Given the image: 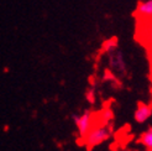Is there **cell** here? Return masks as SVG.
<instances>
[{
  "mask_svg": "<svg viewBox=\"0 0 152 151\" xmlns=\"http://www.w3.org/2000/svg\"><path fill=\"white\" fill-rule=\"evenodd\" d=\"M87 99H88V102H90V103H94V102H95L94 90H88V93H87Z\"/></svg>",
  "mask_w": 152,
  "mask_h": 151,
  "instance_id": "10",
  "label": "cell"
},
{
  "mask_svg": "<svg viewBox=\"0 0 152 151\" xmlns=\"http://www.w3.org/2000/svg\"><path fill=\"white\" fill-rule=\"evenodd\" d=\"M140 142L145 146L147 150H152V128H148V129L143 133L140 136Z\"/></svg>",
  "mask_w": 152,
  "mask_h": 151,
  "instance_id": "6",
  "label": "cell"
},
{
  "mask_svg": "<svg viewBox=\"0 0 152 151\" xmlns=\"http://www.w3.org/2000/svg\"><path fill=\"white\" fill-rule=\"evenodd\" d=\"M113 118H114V114H113V111L110 109L103 110V113H102V120L104 122V125H108L113 120Z\"/></svg>",
  "mask_w": 152,
  "mask_h": 151,
  "instance_id": "8",
  "label": "cell"
},
{
  "mask_svg": "<svg viewBox=\"0 0 152 151\" xmlns=\"http://www.w3.org/2000/svg\"><path fill=\"white\" fill-rule=\"evenodd\" d=\"M111 125H100L90 129L86 135V142L89 147L98 146L105 142L111 135Z\"/></svg>",
  "mask_w": 152,
  "mask_h": 151,
  "instance_id": "1",
  "label": "cell"
},
{
  "mask_svg": "<svg viewBox=\"0 0 152 151\" xmlns=\"http://www.w3.org/2000/svg\"><path fill=\"white\" fill-rule=\"evenodd\" d=\"M136 14L143 19H152V0H143L137 4Z\"/></svg>",
  "mask_w": 152,
  "mask_h": 151,
  "instance_id": "5",
  "label": "cell"
},
{
  "mask_svg": "<svg viewBox=\"0 0 152 151\" xmlns=\"http://www.w3.org/2000/svg\"><path fill=\"white\" fill-rule=\"evenodd\" d=\"M146 40L150 45V48H151V52H152V26L147 30V32H146Z\"/></svg>",
  "mask_w": 152,
  "mask_h": 151,
  "instance_id": "9",
  "label": "cell"
},
{
  "mask_svg": "<svg viewBox=\"0 0 152 151\" xmlns=\"http://www.w3.org/2000/svg\"><path fill=\"white\" fill-rule=\"evenodd\" d=\"M74 124L78 128V131L82 136H86L87 133L92 129V114L89 111H84L82 114L74 115Z\"/></svg>",
  "mask_w": 152,
  "mask_h": 151,
  "instance_id": "2",
  "label": "cell"
},
{
  "mask_svg": "<svg viewBox=\"0 0 152 151\" xmlns=\"http://www.w3.org/2000/svg\"><path fill=\"white\" fill-rule=\"evenodd\" d=\"M118 48V40L114 37V39H110V40H108L105 43H104V50L108 52H111V51H114V50H116Z\"/></svg>",
  "mask_w": 152,
  "mask_h": 151,
  "instance_id": "7",
  "label": "cell"
},
{
  "mask_svg": "<svg viewBox=\"0 0 152 151\" xmlns=\"http://www.w3.org/2000/svg\"><path fill=\"white\" fill-rule=\"evenodd\" d=\"M152 115V107L145 103H139L137 108L135 110V120L139 124L146 123Z\"/></svg>",
  "mask_w": 152,
  "mask_h": 151,
  "instance_id": "4",
  "label": "cell"
},
{
  "mask_svg": "<svg viewBox=\"0 0 152 151\" xmlns=\"http://www.w3.org/2000/svg\"><path fill=\"white\" fill-rule=\"evenodd\" d=\"M109 55H110V66H111V68L115 72L120 73V74H125L126 71H127V67H126L123 54H121V52L116 48V50L109 52Z\"/></svg>",
  "mask_w": 152,
  "mask_h": 151,
  "instance_id": "3",
  "label": "cell"
},
{
  "mask_svg": "<svg viewBox=\"0 0 152 151\" xmlns=\"http://www.w3.org/2000/svg\"><path fill=\"white\" fill-rule=\"evenodd\" d=\"M151 151H152V150H151Z\"/></svg>",
  "mask_w": 152,
  "mask_h": 151,
  "instance_id": "11",
  "label": "cell"
}]
</instances>
